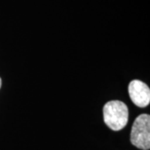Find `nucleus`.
I'll use <instances>...</instances> for the list:
<instances>
[{
    "label": "nucleus",
    "instance_id": "nucleus-1",
    "mask_svg": "<svg viewBox=\"0 0 150 150\" xmlns=\"http://www.w3.org/2000/svg\"><path fill=\"white\" fill-rule=\"evenodd\" d=\"M103 112L104 123L113 131H120L128 123L129 109L122 101L112 100L108 102L104 105Z\"/></svg>",
    "mask_w": 150,
    "mask_h": 150
},
{
    "label": "nucleus",
    "instance_id": "nucleus-2",
    "mask_svg": "<svg viewBox=\"0 0 150 150\" xmlns=\"http://www.w3.org/2000/svg\"><path fill=\"white\" fill-rule=\"evenodd\" d=\"M131 144L142 150L150 149V116L149 114H141L134 120L131 135Z\"/></svg>",
    "mask_w": 150,
    "mask_h": 150
},
{
    "label": "nucleus",
    "instance_id": "nucleus-3",
    "mask_svg": "<svg viewBox=\"0 0 150 150\" xmlns=\"http://www.w3.org/2000/svg\"><path fill=\"white\" fill-rule=\"evenodd\" d=\"M129 94L132 102L139 108L147 107L150 103L149 87L140 80H133L129 85Z\"/></svg>",
    "mask_w": 150,
    "mask_h": 150
},
{
    "label": "nucleus",
    "instance_id": "nucleus-4",
    "mask_svg": "<svg viewBox=\"0 0 150 150\" xmlns=\"http://www.w3.org/2000/svg\"><path fill=\"white\" fill-rule=\"evenodd\" d=\"M1 85H2V80H1V78H0V88H1Z\"/></svg>",
    "mask_w": 150,
    "mask_h": 150
}]
</instances>
